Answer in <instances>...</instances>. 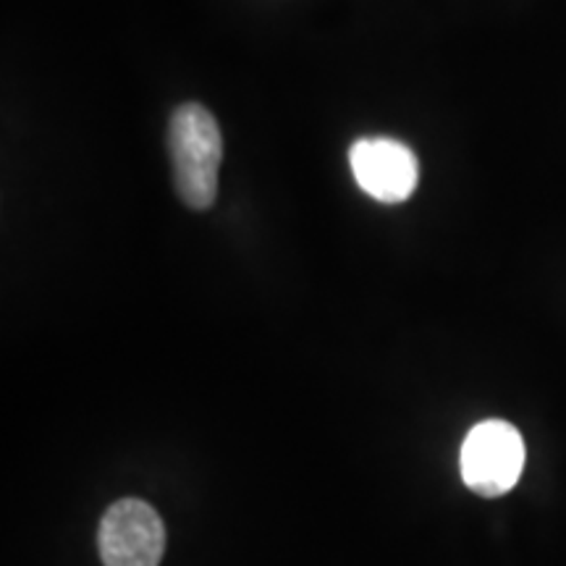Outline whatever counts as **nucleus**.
Returning a JSON list of instances; mask_svg holds the SVG:
<instances>
[{"label":"nucleus","instance_id":"2","mask_svg":"<svg viewBox=\"0 0 566 566\" xmlns=\"http://www.w3.org/2000/svg\"><path fill=\"white\" fill-rule=\"evenodd\" d=\"M525 467V441L506 420H483L462 443V478L483 499L512 491Z\"/></svg>","mask_w":566,"mask_h":566},{"label":"nucleus","instance_id":"1","mask_svg":"<svg viewBox=\"0 0 566 566\" xmlns=\"http://www.w3.org/2000/svg\"><path fill=\"white\" fill-rule=\"evenodd\" d=\"M176 195L192 210L212 208L218 197V168L223 160V137L216 116L200 103H184L168 126Z\"/></svg>","mask_w":566,"mask_h":566},{"label":"nucleus","instance_id":"4","mask_svg":"<svg viewBox=\"0 0 566 566\" xmlns=\"http://www.w3.org/2000/svg\"><path fill=\"white\" fill-rule=\"evenodd\" d=\"M349 166L359 189L373 200L399 205L415 195L420 163L405 142L391 137H363L349 147Z\"/></svg>","mask_w":566,"mask_h":566},{"label":"nucleus","instance_id":"3","mask_svg":"<svg viewBox=\"0 0 566 566\" xmlns=\"http://www.w3.org/2000/svg\"><path fill=\"white\" fill-rule=\"evenodd\" d=\"M97 548L105 566H160L166 527L147 501L122 499L103 514Z\"/></svg>","mask_w":566,"mask_h":566}]
</instances>
